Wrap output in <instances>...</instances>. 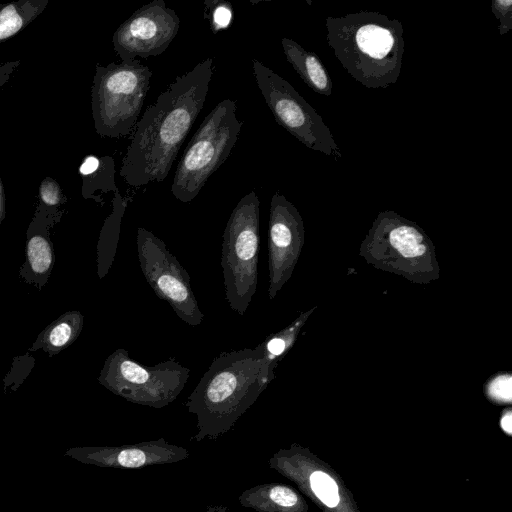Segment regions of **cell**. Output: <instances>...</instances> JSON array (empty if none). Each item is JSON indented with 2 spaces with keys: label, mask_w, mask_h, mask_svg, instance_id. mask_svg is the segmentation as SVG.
<instances>
[{
  "label": "cell",
  "mask_w": 512,
  "mask_h": 512,
  "mask_svg": "<svg viewBox=\"0 0 512 512\" xmlns=\"http://www.w3.org/2000/svg\"><path fill=\"white\" fill-rule=\"evenodd\" d=\"M260 246V200L255 191L243 196L223 233L221 267L231 310L244 316L257 290Z\"/></svg>",
  "instance_id": "5b68a950"
},
{
  "label": "cell",
  "mask_w": 512,
  "mask_h": 512,
  "mask_svg": "<svg viewBox=\"0 0 512 512\" xmlns=\"http://www.w3.org/2000/svg\"><path fill=\"white\" fill-rule=\"evenodd\" d=\"M136 244L141 272L154 293L165 300L183 322L200 325L204 314L192 291L190 276L166 244L143 227L137 229Z\"/></svg>",
  "instance_id": "9c48e42d"
},
{
  "label": "cell",
  "mask_w": 512,
  "mask_h": 512,
  "mask_svg": "<svg viewBox=\"0 0 512 512\" xmlns=\"http://www.w3.org/2000/svg\"><path fill=\"white\" fill-rule=\"evenodd\" d=\"M20 64L19 61L6 62L0 64V87L9 81V78L13 71Z\"/></svg>",
  "instance_id": "484cf974"
},
{
  "label": "cell",
  "mask_w": 512,
  "mask_h": 512,
  "mask_svg": "<svg viewBox=\"0 0 512 512\" xmlns=\"http://www.w3.org/2000/svg\"><path fill=\"white\" fill-rule=\"evenodd\" d=\"M327 42L346 72L366 88H387L401 74L403 26L374 11L326 18Z\"/></svg>",
  "instance_id": "3957f363"
},
{
  "label": "cell",
  "mask_w": 512,
  "mask_h": 512,
  "mask_svg": "<svg viewBox=\"0 0 512 512\" xmlns=\"http://www.w3.org/2000/svg\"><path fill=\"white\" fill-rule=\"evenodd\" d=\"M262 344L214 358L186 401L196 417V442L216 440L230 431L274 378Z\"/></svg>",
  "instance_id": "7a4b0ae2"
},
{
  "label": "cell",
  "mask_w": 512,
  "mask_h": 512,
  "mask_svg": "<svg viewBox=\"0 0 512 512\" xmlns=\"http://www.w3.org/2000/svg\"><path fill=\"white\" fill-rule=\"evenodd\" d=\"M302 220L282 194H273L269 213L268 297L272 300L289 278L301 238Z\"/></svg>",
  "instance_id": "8fae6325"
},
{
  "label": "cell",
  "mask_w": 512,
  "mask_h": 512,
  "mask_svg": "<svg viewBox=\"0 0 512 512\" xmlns=\"http://www.w3.org/2000/svg\"><path fill=\"white\" fill-rule=\"evenodd\" d=\"M5 213H6L5 195H4L3 185H2V182L0 179V226H1L3 219L5 218Z\"/></svg>",
  "instance_id": "83f0119b"
},
{
  "label": "cell",
  "mask_w": 512,
  "mask_h": 512,
  "mask_svg": "<svg viewBox=\"0 0 512 512\" xmlns=\"http://www.w3.org/2000/svg\"><path fill=\"white\" fill-rule=\"evenodd\" d=\"M84 316L79 311H68L40 332L30 351L43 350L53 357L72 345L80 335Z\"/></svg>",
  "instance_id": "2e32d148"
},
{
  "label": "cell",
  "mask_w": 512,
  "mask_h": 512,
  "mask_svg": "<svg viewBox=\"0 0 512 512\" xmlns=\"http://www.w3.org/2000/svg\"><path fill=\"white\" fill-rule=\"evenodd\" d=\"M65 455L99 467L136 469L176 463L187 459L190 453L186 448L160 438L121 446L76 447L69 449Z\"/></svg>",
  "instance_id": "7c38bea8"
},
{
  "label": "cell",
  "mask_w": 512,
  "mask_h": 512,
  "mask_svg": "<svg viewBox=\"0 0 512 512\" xmlns=\"http://www.w3.org/2000/svg\"><path fill=\"white\" fill-rule=\"evenodd\" d=\"M281 45L287 61L301 79L316 93L330 96L332 81L317 54L304 49L290 38H282Z\"/></svg>",
  "instance_id": "5bb4252c"
},
{
  "label": "cell",
  "mask_w": 512,
  "mask_h": 512,
  "mask_svg": "<svg viewBox=\"0 0 512 512\" xmlns=\"http://www.w3.org/2000/svg\"><path fill=\"white\" fill-rule=\"evenodd\" d=\"M490 392L494 397L510 400L511 378L509 376H501L495 379L490 385Z\"/></svg>",
  "instance_id": "d4e9b609"
},
{
  "label": "cell",
  "mask_w": 512,
  "mask_h": 512,
  "mask_svg": "<svg viewBox=\"0 0 512 512\" xmlns=\"http://www.w3.org/2000/svg\"><path fill=\"white\" fill-rule=\"evenodd\" d=\"M501 426L503 430H505L507 433H511V427H512V415L511 412H507L502 420H501Z\"/></svg>",
  "instance_id": "f1b7e54d"
},
{
  "label": "cell",
  "mask_w": 512,
  "mask_h": 512,
  "mask_svg": "<svg viewBox=\"0 0 512 512\" xmlns=\"http://www.w3.org/2000/svg\"><path fill=\"white\" fill-rule=\"evenodd\" d=\"M152 72L139 60L97 65L92 86V115L102 137L127 136L135 128L150 88Z\"/></svg>",
  "instance_id": "8992f818"
},
{
  "label": "cell",
  "mask_w": 512,
  "mask_h": 512,
  "mask_svg": "<svg viewBox=\"0 0 512 512\" xmlns=\"http://www.w3.org/2000/svg\"><path fill=\"white\" fill-rule=\"evenodd\" d=\"M491 10L499 20V34H507L512 29V1L493 0L491 3Z\"/></svg>",
  "instance_id": "cb8c5ba5"
},
{
  "label": "cell",
  "mask_w": 512,
  "mask_h": 512,
  "mask_svg": "<svg viewBox=\"0 0 512 512\" xmlns=\"http://www.w3.org/2000/svg\"><path fill=\"white\" fill-rule=\"evenodd\" d=\"M180 19L163 0L137 9L115 31L112 42L123 63L162 54L177 35Z\"/></svg>",
  "instance_id": "30bf717a"
},
{
  "label": "cell",
  "mask_w": 512,
  "mask_h": 512,
  "mask_svg": "<svg viewBox=\"0 0 512 512\" xmlns=\"http://www.w3.org/2000/svg\"><path fill=\"white\" fill-rule=\"evenodd\" d=\"M214 71L208 57L178 76L149 105L135 126L120 168L132 187L167 178L185 138L201 112Z\"/></svg>",
  "instance_id": "6da1fadb"
},
{
  "label": "cell",
  "mask_w": 512,
  "mask_h": 512,
  "mask_svg": "<svg viewBox=\"0 0 512 512\" xmlns=\"http://www.w3.org/2000/svg\"><path fill=\"white\" fill-rule=\"evenodd\" d=\"M189 375L190 370L175 360L145 366L119 348L105 360L98 382L129 402L160 409L179 396Z\"/></svg>",
  "instance_id": "52a82bcc"
},
{
  "label": "cell",
  "mask_w": 512,
  "mask_h": 512,
  "mask_svg": "<svg viewBox=\"0 0 512 512\" xmlns=\"http://www.w3.org/2000/svg\"><path fill=\"white\" fill-rule=\"evenodd\" d=\"M238 500L241 506L257 512H294L300 502L292 488L276 483L259 484L246 489Z\"/></svg>",
  "instance_id": "9a60e30c"
},
{
  "label": "cell",
  "mask_w": 512,
  "mask_h": 512,
  "mask_svg": "<svg viewBox=\"0 0 512 512\" xmlns=\"http://www.w3.org/2000/svg\"><path fill=\"white\" fill-rule=\"evenodd\" d=\"M236 112V102L224 99L201 122L174 174L171 192L177 200L191 202L227 160L243 125Z\"/></svg>",
  "instance_id": "277c9868"
},
{
  "label": "cell",
  "mask_w": 512,
  "mask_h": 512,
  "mask_svg": "<svg viewBox=\"0 0 512 512\" xmlns=\"http://www.w3.org/2000/svg\"><path fill=\"white\" fill-rule=\"evenodd\" d=\"M127 201L119 190L114 193L112 211L101 229L97 244V273L100 279L106 276L114 261Z\"/></svg>",
  "instance_id": "ac0fdd59"
},
{
  "label": "cell",
  "mask_w": 512,
  "mask_h": 512,
  "mask_svg": "<svg viewBox=\"0 0 512 512\" xmlns=\"http://www.w3.org/2000/svg\"><path fill=\"white\" fill-rule=\"evenodd\" d=\"M389 240L394 248L400 250L408 246L420 244L423 236L412 226L399 225L391 230Z\"/></svg>",
  "instance_id": "603a6c76"
},
{
  "label": "cell",
  "mask_w": 512,
  "mask_h": 512,
  "mask_svg": "<svg viewBox=\"0 0 512 512\" xmlns=\"http://www.w3.org/2000/svg\"><path fill=\"white\" fill-rule=\"evenodd\" d=\"M48 4V0H20L0 4V42L19 33L30 24Z\"/></svg>",
  "instance_id": "d6986e66"
},
{
  "label": "cell",
  "mask_w": 512,
  "mask_h": 512,
  "mask_svg": "<svg viewBox=\"0 0 512 512\" xmlns=\"http://www.w3.org/2000/svg\"><path fill=\"white\" fill-rule=\"evenodd\" d=\"M83 180L82 194L86 199L102 201L101 193L118 190L115 182V161L110 156H87L79 167Z\"/></svg>",
  "instance_id": "e0dca14e"
},
{
  "label": "cell",
  "mask_w": 512,
  "mask_h": 512,
  "mask_svg": "<svg viewBox=\"0 0 512 512\" xmlns=\"http://www.w3.org/2000/svg\"><path fill=\"white\" fill-rule=\"evenodd\" d=\"M58 217V214L49 213L38 206L27 230L25 262L20 275L26 282L39 288L47 283L55 263L49 227Z\"/></svg>",
  "instance_id": "4fadbf2b"
},
{
  "label": "cell",
  "mask_w": 512,
  "mask_h": 512,
  "mask_svg": "<svg viewBox=\"0 0 512 512\" xmlns=\"http://www.w3.org/2000/svg\"><path fill=\"white\" fill-rule=\"evenodd\" d=\"M205 512H230L229 508L222 504L209 505Z\"/></svg>",
  "instance_id": "f546056e"
},
{
  "label": "cell",
  "mask_w": 512,
  "mask_h": 512,
  "mask_svg": "<svg viewBox=\"0 0 512 512\" xmlns=\"http://www.w3.org/2000/svg\"><path fill=\"white\" fill-rule=\"evenodd\" d=\"M204 16L209 20L211 30L217 33L230 25L233 16L232 6L222 0H206Z\"/></svg>",
  "instance_id": "44dd1931"
},
{
  "label": "cell",
  "mask_w": 512,
  "mask_h": 512,
  "mask_svg": "<svg viewBox=\"0 0 512 512\" xmlns=\"http://www.w3.org/2000/svg\"><path fill=\"white\" fill-rule=\"evenodd\" d=\"M314 494L327 506L335 507L339 502L338 487L335 481L322 471H315L309 478Z\"/></svg>",
  "instance_id": "ffe728a7"
},
{
  "label": "cell",
  "mask_w": 512,
  "mask_h": 512,
  "mask_svg": "<svg viewBox=\"0 0 512 512\" xmlns=\"http://www.w3.org/2000/svg\"><path fill=\"white\" fill-rule=\"evenodd\" d=\"M40 207L52 214H58L59 206L65 201L64 194L58 183L46 177L39 187Z\"/></svg>",
  "instance_id": "7402d4cb"
},
{
  "label": "cell",
  "mask_w": 512,
  "mask_h": 512,
  "mask_svg": "<svg viewBox=\"0 0 512 512\" xmlns=\"http://www.w3.org/2000/svg\"><path fill=\"white\" fill-rule=\"evenodd\" d=\"M252 69L258 88L279 125L306 147L342 158L322 117L287 80L256 59L252 60Z\"/></svg>",
  "instance_id": "ba28073f"
},
{
  "label": "cell",
  "mask_w": 512,
  "mask_h": 512,
  "mask_svg": "<svg viewBox=\"0 0 512 512\" xmlns=\"http://www.w3.org/2000/svg\"><path fill=\"white\" fill-rule=\"evenodd\" d=\"M404 257L412 258L422 255L425 252V246L423 244H417L408 246L398 250Z\"/></svg>",
  "instance_id": "4316f807"
}]
</instances>
